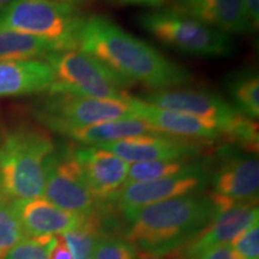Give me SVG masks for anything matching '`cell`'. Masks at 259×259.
Instances as JSON below:
<instances>
[{"instance_id": "12", "label": "cell", "mask_w": 259, "mask_h": 259, "mask_svg": "<svg viewBox=\"0 0 259 259\" xmlns=\"http://www.w3.org/2000/svg\"><path fill=\"white\" fill-rule=\"evenodd\" d=\"M258 218L257 203L241 204L220 211L198 234L167 257L170 259H199L213 247L231 245L236 236L259 222Z\"/></svg>"}, {"instance_id": "14", "label": "cell", "mask_w": 259, "mask_h": 259, "mask_svg": "<svg viewBox=\"0 0 259 259\" xmlns=\"http://www.w3.org/2000/svg\"><path fill=\"white\" fill-rule=\"evenodd\" d=\"M208 144L156 132L100 144L97 147L111 151L132 164L138 162L196 157L200 154L204 145Z\"/></svg>"}, {"instance_id": "26", "label": "cell", "mask_w": 259, "mask_h": 259, "mask_svg": "<svg viewBox=\"0 0 259 259\" xmlns=\"http://www.w3.org/2000/svg\"><path fill=\"white\" fill-rule=\"evenodd\" d=\"M53 235L25 238L4 259H47L48 245Z\"/></svg>"}, {"instance_id": "5", "label": "cell", "mask_w": 259, "mask_h": 259, "mask_svg": "<svg viewBox=\"0 0 259 259\" xmlns=\"http://www.w3.org/2000/svg\"><path fill=\"white\" fill-rule=\"evenodd\" d=\"M45 59L52 67L51 94H71L93 99L125 100L126 88L134 85L102 61L79 50L58 51Z\"/></svg>"}, {"instance_id": "4", "label": "cell", "mask_w": 259, "mask_h": 259, "mask_svg": "<svg viewBox=\"0 0 259 259\" xmlns=\"http://www.w3.org/2000/svg\"><path fill=\"white\" fill-rule=\"evenodd\" d=\"M85 16L77 6L57 0H16L0 11V25L44 38L58 51L78 50Z\"/></svg>"}, {"instance_id": "10", "label": "cell", "mask_w": 259, "mask_h": 259, "mask_svg": "<svg viewBox=\"0 0 259 259\" xmlns=\"http://www.w3.org/2000/svg\"><path fill=\"white\" fill-rule=\"evenodd\" d=\"M209 181V171L203 164H199L193 169L183 171L177 176L125 184L108 204L126 215L151 204L197 194L208 186Z\"/></svg>"}, {"instance_id": "27", "label": "cell", "mask_w": 259, "mask_h": 259, "mask_svg": "<svg viewBox=\"0 0 259 259\" xmlns=\"http://www.w3.org/2000/svg\"><path fill=\"white\" fill-rule=\"evenodd\" d=\"M232 248L241 259H259V226L258 222L232 241Z\"/></svg>"}, {"instance_id": "7", "label": "cell", "mask_w": 259, "mask_h": 259, "mask_svg": "<svg viewBox=\"0 0 259 259\" xmlns=\"http://www.w3.org/2000/svg\"><path fill=\"white\" fill-rule=\"evenodd\" d=\"M128 97L125 100H108L71 94H51L37 107L35 116L42 125L54 132L66 126H84L132 118L135 114Z\"/></svg>"}, {"instance_id": "33", "label": "cell", "mask_w": 259, "mask_h": 259, "mask_svg": "<svg viewBox=\"0 0 259 259\" xmlns=\"http://www.w3.org/2000/svg\"><path fill=\"white\" fill-rule=\"evenodd\" d=\"M57 2H61V3H70V4H73V3L82 2V0H57Z\"/></svg>"}, {"instance_id": "2", "label": "cell", "mask_w": 259, "mask_h": 259, "mask_svg": "<svg viewBox=\"0 0 259 259\" xmlns=\"http://www.w3.org/2000/svg\"><path fill=\"white\" fill-rule=\"evenodd\" d=\"M216 215L208 196L189 194L126 213V238L142 258L167 257L198 234Z\"/></svg>"}, {"instance_id": "30", "label": "cell", "mask_w": 259, "mask_h": 259, "mask_svg": "<svg viewBox=\"0 0 259 259\" xmlns=\"http://www.w3.org/2000/svg\"><path fill=\"white\" fill-rule=\"evenodd\" d=\"M242 4L252 30H257L259 25V0H242Z\"/></svg>"}, {"instance_id": "24", "label": "cell", "mask_w": 259, "mask_h": 259, "mask_svg": "<svg viewBox=\"0 0 259 259\" xmlns=\"http://www.w3.org/2000/svg\"><path fill=\"white\" fill-rule=\"evenodd\" d=\"M25 238L14 200L0 192V259H4Z\"/></svg>"}, {"instance_id": "15", "label": "cell", "mask_w": 259, "mask_h": 259, "mask_svg": "<svg viewBox=\"0 0 259 259\" xmlns=\"http://www.w3.org/2000/svg\"><path fill=\"white\" fill-rule=\"evenodd\" d=\"M128 102L135 116L147 121L160 134L209 144L222 138L218 130L191 115L160 108L142 101L138 97L130 96Z\"/></svg>"}, {"instance_id": "19", "label": "cell", "mask_w": 259, "mask_h": 259, "mask_svg": "<svg viewBox=\"0 0 259 259\" xmlns=\"http://www.w3.org/2000/svg\"><path fill=\"white\" fill-rule=\"evenodd\" d=\"M156 130L147 121L132 116V118L116 119V120L99 122V124L66 126L58 130L57 134L66 136L82 144L100 145L135 137V136L156 134Z\"/></svg>"}, {"instance_id": "23", "label": "cell", "mask_w": 259, "mask_h": 259, "mask_svg": "<svg viewBox=\"0 0 259 259\" xmlns=\"http://www.w3.org/2000/svg\"><path fill=\"white\" fill-rule=\"evenodd\" d=\"M192 160L193 157H185L176 158V160H157L132 163L130 164L126 184L142 183V181H150L177 176V174L193 169L202 164Z\"/></svg>"}, {"instance_id": "16", "label": "cell", "mask_w": 259, "mask_h": 259, "mask_svg": "<svg viewBox=\"0 0 259 259\" xmlns=\"http://www.w3.org/2000/svg\"><path fill=\"white\" fill-rule=\"evenodd\" d=\"M169 8L228 35L246 34L252 27L242 0H168Z\"/></svg>"}, {"instance_id": "32", "label": "cell", "mask_w": 259, "mask_h": 259, "mask_svg": "<svg viewBox=\"0 0 259 259\" xmlns=\"http://www.w3.org/2000/svg\"><path fill=\"white\" fill-rule=\"evenodd\" d=\"M16 2V0H0V11H2L3 9L8 8L10 4H12V3Z\"/></svg>"}, {"instance_id": "13", "label": "cell", "mask_w": 259, "mask_h": 259, "mask_svg": "<svg viewBox=\"0 0 259 259\" xmlns=\"http://www.w3.org/2000/svg\"><path fill=\"white\" fill-rule=\"evenodd\" d=\"M73 155L90 192L107 204L126 184L130 163L97 145L73 148Z\"/></svg>"}, {"instance_id": "31", "label": "cell", "mask_w": 259, "mask_h": 259, "mask_svg": "<svg viewBox=\"0 0 259 259\" xmlns=\"http://www.w3.org/2000/svg\"><path fill=\"white\" fill-rule=\"evenodd\" d=\"M112 3L118 5H137V6H145V8H154L158 9L162 8L168 0H111Z\"/></svg>"}, {"instance_id": "3", "label": "cell", "mask_w": 259, "mask_h": 259, "mask_svg": "<svg viewBox=\"0 0 259 259\" xmlns=\"http://www.w3.org/2000/svg\"><path fill=\"white\" fill-rule=\"evenodd\" d=\"M51 134L35 124L16 125L0 135V192L12 200L44 194L46 168L56 150Z\"/></svg>"}, {"instance_id": "29", "label": "cell", "mask_w": 259, "mask_h": 259, "mask_svg": "<svg viewBox=\"0 0 259 259\" xmlns=\"http://www.w3.org/2000/svg\"><path fill=\"white\" fill-rule=\"evenodd\" d=\"M199 259H241L231 245H222L205 252Z\"/></svg>"}, {"instance_id": "1", "label": "cell", "mask_w": 259, "mask_h": 259, "mask_svg": "<svg viewBox=\"0 0 259 259\" xmlns=\"http://www.w3.org/2000/svg\"><path fill=\"white\" fill-rule=\"evenodd\" d=\"M78 50L95 57L130 82L143 84L153 92L176 89L192 80L189 70L105 16L85 17Z\"/></svg>"}, {"instance_id": "9", "label": "cell", "mask_w": 259, "mask_h": 259, "mask_svg": "<svg viewBox=\"0 0 259 259\" xmlns=\"http://www.w3.org/2000/svg\"><path fill=\"white\" fill-rule=\"evenodd\" d=\"M142 101L160 108L193 116L227 138L242 115L234 106L226 102L216 93L199 89L156 90L138 97Z\"/></svg>"}, {"instance_id": "8", "label": "cell", "mask_w": 259, "mask_h": 259, "mask_svg": "<svg viewBox=\"0 0 259 259\" xmlns=\"http://www.w3.org/2000/svg\"><path fill=\"white\" fill-rule=\"evenodd\" d=\"M47 200L65 211L90 215L105 208L93 193L73 155L72 147L56 149L46 168L44 194Z\"/></svg>"}, {"instance_id": "11", "label": "cell", "mask_w": 259, "mask_h": 259, "mask_svg": "<svg viewBox=\"0 0 259 259\" xmlns=\"http://www.w3.org/2000/svg\"><path fill=\"white\" fill-rule=\"evenodd\" d=\"M259 162L254 156L226 155L212 178V190L208 194L216 213L241 204L258 202Z\"/></svg>"}, {"instance_id": "22", "label": "cell", "mask_w": 259, "mask_h": 259, "mask_svg": "<svg viewBox=\"0 0 259 259\" xmlns=\"http://www.w3.org/2000/svg\"><path fill=\"white\" fill-rule=\"evenodd\" d=\"M227 89L239 112L257 120L259 116V77L253 70L233 73L227 80Z\"/></svg>"}, {"instance_id": "25", "label": "cell", "mask_w": 259, "mask_h": 259, "mask_svg": "<svg viewBox=\"0 0 259 259\" xmlns=\"http://www.w3.org/2000/svg\"><path fill=\"white\" fill-rule=\"evenodd\" d=\"M94 259H139V257L127 240L105 235L96 246Z\"/></svg>"}, {"instance_id": "17", "label": "cell", "mask_w": 259, "mask_h": 259, "mask_svg": "<svg viewBox=\"0 0 259 259\" xmlns=\"http://www.w3.org/2000/svg\"><path fill=\"white\" fill-rule=\"evenodd\" d=\"M14 204L27 238L63 234L78 226L87 216L65 211L42 196L14 200Z\"/></svg>"}, {"instance_id": "28", "label": "cell", "mask_w": 259, "mask_h": 259, "mask_svg": "<svg viewBox=\"0 0 259 259\" xmlns=\"http://www.w3.org/2000/svg\"><path fill=\"white\" fill-rule=\"evenodd\" d=\"M47 259H72L69 247L65 244L61 234L53 235L52 238L48 245Z\"/></svg>"}, {"instance_id": "6", "label": "cell", "mask_w": 259, "mask_h": 259, "mask_svg": "<svg viewBox=\"0 0 259 259\" xmlns=\"http://www.w3.org/2000/svg\"><path fill=\"white\" fill-rule=\"evenodd\" d=\"M136 21L164 46L189 56L222 58L235 51L231 35L168 8L139 14Z\"/></svg>"}, {"instance_id": "20", "label": "cell", "mask_w": 259, "mask_h": 259, "mask_svg": "<svg viewBox=\"0 0 259 259\" xmlns=\"http://www.w3.org/2000/svg\"><path fill=\"white\" fill-rule=\"evenodd\" d=\"M108 206L87 215L74 228L61 234L72 259H94L96 246L105 236V212Z\"/></svg>"}, {"instance_id": "18", "label": "cell", "mask_w": 259, "mask_h": 259, "mask_svg": "<svg viewBox=\"0 0 259 259\" xmlns=\"http://www.w3.org/2000/svg\"><path fill=\"white\" fill-rule=\"evenodd\" d=\"M53 82V70L46 60L0 61V97L46 92Z\"/></svg>"}, {"instance_id": "21", "label": "cell", "mask_w": 259, "mask_h": 259, "mask_svg": "<svg viewBox=\"0 0 259 259\" xmlns=\"http://www.w3.org/2000/svg\"><path fill=\"white\" fill-rule=\"evenodd\" d=\"M52 52H58L52 42L0 25V61L37 59Z\"/></svg>"}]
</instances>
